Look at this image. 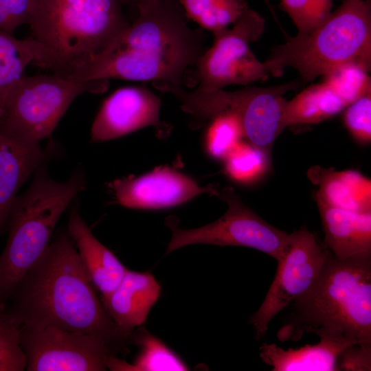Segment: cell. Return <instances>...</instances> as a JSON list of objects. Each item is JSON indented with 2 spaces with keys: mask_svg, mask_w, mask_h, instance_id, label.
<instances>
[{
  "mask_svg": "<svg viewBox=\"0 0 371 371\" xmlns=\"http://www.w3.org/2000/svg\"><path fill=\"white\" fill-rule=\"evenodd\" d=\"M67 233L74 241L82 266L101 297L111 293L120 284L127 268L92 234L78 208L70 212Z\"/></svg>",
  "mask_w": 371,
  "mask_h": 371,
  "instance_id": "obj_18",
  "label": "cell"
},
{
  "mask_svg": "<svg viewBox=\"0 0 371 371\" xmlns=\"http://www.w3.org/2000/svg\"><path fill=\"white\" fill-rule=\"evenodd\" d=\"M294 302L280 340L324 328L354 344L371 343V253L340 260L328 250L315 282Z\"/></svg>",
  "mask_w": 371,
  "mask_h": 371,
  "instance_id": "obj_4",
  "label": "cell"
},
{
  "mask_svg": "<svg viewBox=\"0 0 371 371\" xmlns=\"http://www.w3.org/2000/svg\"><path fill=\"white\" fill-rule=\"evenodd\" d=\"M298 81L268 87H246L234 91L217 89L188 91L181 87L165 89L180 101L181 109L196 117L212 120L230 113L240 120L244 139L271 152L282 133L280 122L286 100L284 95L299 86Z\"/></svg>",
  "mask_w": 371,
  "mask_h": 371,
  "instance_id": "obj_7",
  "label": "cell"
},
{
  "mask_svg": "<svg viewBox=\"0 0 371 371\" xmlns=\"http://www.w3.org/2000/svg\"><path fill=\"white\" fill-rule=\"evenodd\" d=\"M85 186L80 172L60 182L52 179L44 166L34 172L30 186L16 197L10 213L8 237L0 255V302L43 254L61 215Z\"/></svg>",
  "mask_w": 371,
  "mask_h": 371,
  "instance_id": "obj_6",
  "label": "cell"
},
{
  "mask_svg": "<svg viewBox=\"0 0 371 371\" xmlns=\"http://www.w3.org/2000/svg\"><path fill=\"white\" fill-rule=\"evenodd\" d=\"M313 333L320 339L314 345L284 350L275 344H262L260 357L273 371H337L339 354L352 341L337 333L319 328Z\"/></svg>",
  "mask_w": 371,
  "mask_h": 371,
  "instance_id": "obj_17",
  "label": "cell"
},
{
  "mask_svg": "<svg viewBox=\"0 0 371 371\" xmlns=\"http://www.w3.org/2000/svg\"><path fill=\"white\" fill-rule=\"evenodd\" d=\"M263 63L269 75L280 76L292 67L304 82L347 63L370 71L371 1L344 0L313 30L289 36L274 46Z\"/></svg>",
  "mask_w": 371,
  "mask_h": 371,
  "instance_id": "obj_5",
  "label": "cell"
},
{
  "mask_svg": "<svg viewBox=\"0 0 371 371\" xmlns=\"http://www.w3.org/2000/svg\"><path fill=\"white\" fill-rule=\"evenodd\" d=\"M337 371H370L371 343L352 344L338 356Z\"/></svg>",
  "mask_w": 371,
  "mask_h": 371,
  "instance_id": "obj_32",
  "label": "cell"
},
{
  "mask_svg": "<svg viewBox=\"0 0 371 371\" xmlns=\"http://www.w3.org/2000/svg\"><path fill=\"white\" fill-rule=\"evenodd\" d=\"M27 357L20 342V326L5 312L0 302V371H23Z\"/></svg>",
  "mask_w": 371,
  "mask_h": 371,
  "instance_id": "obj_28",
  "label": "cell"
},
{
  "mask_svg": "<svg viewBox=\"0 0 371 371\" xmlns=\"http://www.w3.org/2000/svg\"><path fill=\"white\" fill-rule=\"evenodd\" d=\"M160 293V284L150 272L127 269L118 286L100 300L127 341L135 328L146 322Z\"/></svg>",
  "mask_w": 371,
  "mask_h": 371,
  "instance_id": "obj_16",
  "label": "cell"
},
{
  "mask_svg": "<svg viewBox=\"0 0 371 371\" xmlns=\"http://www.w3.org/2000/svg\"><path fill=\"white\" fill-rule=\"evenodd\" d=\"M116 41L73 80L150 81L161 91L181 87L204 49V33L192 28L178 0H144Z\"/></svg>",
  "mask_w": 371,
  "mask_h": 371,
  "instance_id": "obj_1",
  "label": "cell"
},
{
  "mask_svg": "<svg viewBox=\"0 0 371 371\" xmlns=\"http://www.w3.org/2000/svg\"><path fill=\"white\" fill-rule=\"evenodd\" d=\"M40 142L7 126L0 119V234L23 183L47 159Z\"/></svg>",
  "mask_w": 371,
  "mask_h": 371,
  "instance_id": "obj_15",
  "label": "cell"
},
{
  "mask_svg": "<svg viewBox=\"0 0 371 371\" xmlns=\"http://www.w3.org/2000/svg\"><path fill=\"white\" fill-rule=\"evenodd\" d=\"M117 202L132 209H162L187 202L202 193L217 192L201 187L193 179L168 167L139 177L116 179L109 184Z\"/></svg>",
  "mask_w": 371,
  "mask_h": 371,
  "instance_id": "obj_13",
  "label": "cell"
},
{
  "mask_svg": "<svg viewBox=\"0 0 371 371\" xmlns=\"http://www.w3.org/2000/svg\"><path fill=\"white\" fill-rule=\"evenodd\" d=\"M32 0H0V30L12 34L19 26L29 23Z\"/></svg>",
  "mask_w": 371,
  "mask_h": 371,
  "instance_id": "obj_31",
  "label": "cell"
},
{
  "mask_svg": "<svg viewBox=\"0 0 371 371\" xmlns=\"http://www.w3.org/2000/svg\"><path fill=\"white\" fill-rule=\"evenodd\" d=\"M324 249L345 260L371 253V212L356 213L317 202Z\"/></svg>",
  "mask_w": 371,
  "mask_h": 371,
  "instance_id": "obj_19",
  "label": "cell"
},
{
  "mask_svg": "<svg viewBox=\"0 0 371 371\" xmlns=\"http://www.w3.org/2000/svg\"><path fill=\"white\" fill-rule=\"evenodd\" d=\"M68 233L62 232L17 282L5 304L19 326H54L101 336L120 349L126 341L104 308Z\"/></svg>",
  "mask_w": 371,
  "mask_h": 371,
  "instance_id": "obj_2",
  "label": "cell"
},
{
  "mask_svg": "<svg viewBox=\"0 0 371 371\" xmlns=\"http://www.w3.org/2000/svg\"><path fill=\"white\" fill-rule=\"evenodd\" d=\"M28 371H104L120 350L104 337L54 326H20Z\"/></svg>",
  "mask_w": 371,
  "mask_h": 371,
  "instance_id": "obj_11",
  "label": "cell"
},
{
  "mask_svg": "<svg viewBox=\"0 0 371 371\" xmlns=\"http://www.w3.org/2000/svg\"><path fill=\"white\" fill-rule=\"evenodd\" d=\"M369 72L355 63L342 65L323 77L322 82L329 87L347 106L371 93Z\"/></svg>",
  "mask_w": 371,
  "mask_h": 371,
  "instance_id": "obj_26",
  "label": "cell"
},
{
  "mask_svg": "<svg viewBox=\"0 0 371 371\" xmlns=\"http://www.w3.org/2000/svg\"><path fill=\"white\" fill-rule=\"evenodd\" d=\"M134 330L128 341L140 348V351L133 363H128L115 355L108 362L111 370L120 371H161L188 370L184 361L162 341L148 333L145 329Z\"/></svg>",
  "mask_w": 371,
  "mask_h": 371,
  "instance_id": "obj_23",
  "label": "cell"
},
{
  "mask_svg": "<svg viewBox=\"0 0 371 371\" xmlns=\"http://www.w3.org/2000/svg\"><path fill=\"white\" fill-rule=\"evenodd\" d=\"M143 1L144 0H122V4L124 6L134 10L135 7Z\"/></svg>",
  "mask_w": 371,
  "mask_h": 371,
  "instance_id": "obj_33",
  "label": "cell"
},
{
  "mask_svg": "<svg viewBox=\"0 0 371 371\" xmlns=\"http://www.w3.org/2000/svg\"><path fill=\"white\" fill-rule=\"evenodd\" d=\"M328 249L315 235L302 227L289 240L269 289L250 323L257 339L263 338L273 318L291 302L306 293L315 282L325 262Z\"/></svg>",
  "mask_w": 371,
  "mask_h": 371,
  "instance_id": "obj_12",
  "label": "cell"
},
{
  "mask_svg": "<svg viewBox=\"0 0 371 371\" xmlns=\"http://www.w3.org/2000/svg\"><path fill=\"white\" fill-rule=\"evenodd\" d=\"M41 49L31 36L18 39L0 30V116L6 98L30 64L39 66Z\"/></svg>",
  "mask_w": 371,
  "mask_h": 371,
  "instance_id": "obj_22",
  "label": "cell"
},
{
  "mask_svg": "<svg viewBox=\"0 0 371 371\" xmlns=\"http://www.w3.org/2000/svg\"><path fill=\"white\" fill-rule=\"evenodd\" d=\"M161 101L148 89L120 87L103 102L91 128L93 142L121 137L146 126L161 125Z\"/></svg>",
  "mask_w": 371,
  "mask_h": 371,
  "instance_id": "obj_14",
  "label": "cell"
},
{
  "mask_svg": "<svg viewBox=\"0 0 371 371\" xmlns=\"http://www.w3.org/2000/svg\"><path fill=\"white\" fill-rule=\"evenodd\" d=\"M217 195L227 204L218 219L203 227L183 229L168 222L172 238L166 254L194 244L238 246L256 249L278 261L284 254L290 234L269 224L246 206L231 188Z\"/></svg>",
  "mask_w": 371,
  "mask_h": 371,
  "instance_id": "obj_10",
  "label": "cell"
},
{
  "mask_svg": "<svg viewBox=\"0 0 371 371\" xmlns=\"http://www.w3.org/2000/svg\"><path fill=\"white\" fill-rule=\"evenodd\" d=\"M333 0H280L298 34H306L321 25L332 12Z\"/></svg>",
  "mask_w": 371,
  "mask_h": 371,
  "instance_id": "obj_29",
  "label": "cell"
},
{
  "mask_svg": "<svg viewBox=\"0 0 371 371\" xmlns=\"http://www.w3.org/2000/svg\"><path fill=\"white\" fill-rule=\"evenodd\" d=\"M265 3H266V5L268 6V8H269V10L271 12V13L275 15L274 14V11H273V7L269 1V0H264Z\"/></svg>",
  "mask_w": 371,
  "mask_h": 371,
  "instance_id": "obj_34",
  "label": "cell"
},
{
  "mask_svg": "<svg viewBox=\"0 0 371 371\" xmlns=\"http://www.w3.org/2000/svg\"><path fill=\"white\" fill-rule=\"evenodd\" d=\"M344 124L358 142L371 141V93L357 99L344 109Z\"/></svg>",
  "mask_w": 371,
  "mask_h": 371,
  "instance_id": "obj_30",
  "label": "cell"
},
{
  "mask_svg": "<svg viewBox=\"0 0 371 371\" xmlns=\"http://www.w3.org/2000/svg\"><path fill=\"white\" fill-rule=\"evenodd\" d=\"M225 174L233 181L250 185L262 179L271 165V152L243 139L223 159Z\"/></svg>",
  "mask_w": 371,
  "mask_h": 371,
  "instance_id": "obj_25",
  "label": "cell"
},
{
  "mask_svg": "<svg viewBox=\"0 0 371 371\" xmlns=\"http://www.w3.org/2000/svg\"><path fill=\"white\" fill-rule=\"evenodd\" d=\"M265 27V19L249 9L231 28L214 35L212 45L194 64L198 90L212 91L229 85H248L270 76L250 49Z\"/></svg>",
  "mask_w": 371,
  "mask_h": 371,
  "instance_id": "obj_9",
  "label": "cell"
},
{
  "mask_svg": "<svg viewBox=\"0 0 371 371\" xmlns=\"http://www.w3.org/2000/svg\"><path fill=\"white\" fill-rule=\"evenodd\" d=\"M210 120L205 138L207 152L212 157L223 160L244 139L243 128L238 117L230 113L218 115Z\"/></svg>",
  "mask_w": 371,
  "mask_h": 371,
  "instance_id": "obj_27",
  "label": "cell"
},
{
  "mask_svg": "<svg viewBox=\"0 0 371 371\" xmlns=\"http://www.w3.org/2000/svg\"><path fill=\"white\" fill-rule=\"evenodd\" d=\"M107 82L78 81L56 75H23L9 93L0 116L10 128L40 142L49 137L73 101L100 93Z\"/></svg>",
  "mask_w": 371,
  "mask_h": 371,
  "instance_id": "obj_8",
  "label": "cell"
},
{
  "mask_svg": "<svg viewBox=\"0 0 371 371\" xmlns=\"http://www.w3.org/2000/svg\"><path fill=\"white\" fill-rule=\"evenodd\" d=\"M308 176L319 186L316 203L356 213L371 212V181L359 172L317 166Z\"/></svg>",
  "mask_w": 371,
  "mask_h": 371,
  "instance_id": "obj_20",
  "label": "cell"
},
{
  "mask_svg": "<svg viewBox=\"0 0 371 371\" xmlns=\"http://www.w3.org/2000/svg\"><path fill=\"white\" fill-rule=\"evenodd\" d=\"M120 0H32L28 25L41 67L72 80L129 25Z\"/></svg>",
  "mask_w": 371,
  "mask_h": 371,
  "instance_id": "obj_3",
  "label": "cell"
},
{
  "mask_svg": "<svg viewBox=\"0 0 371 371\" xmlns=\"http://www.w3.org/2000/svg\"><path fill=\"white\" fill-rule=\"evenodd\" d=\"M188 19L213 34L229 28L249 8L245 0H178Z\"/></svg>",
  "mask_w": 371,
  "mask_h": 371,
  "instance_id": "obj_24",
  "label": "cell"
},
{
  "mask_svg": "<svg viewBox=\"0 0 371 371\" xmlns=\"http://www.w3.org/2000/svg\"><path fill=\"white\" fill-rule=\"evenodd\" d=\"M346 106L324 82L312 85L286 101L281 117V131L293 125L319 123L337 115Z\"/></svg>",
  "mask_w": 371,
  "mask_h": 371,
  "instance_id": "obj_21",
  "label": "cell"
}]
</instances>
